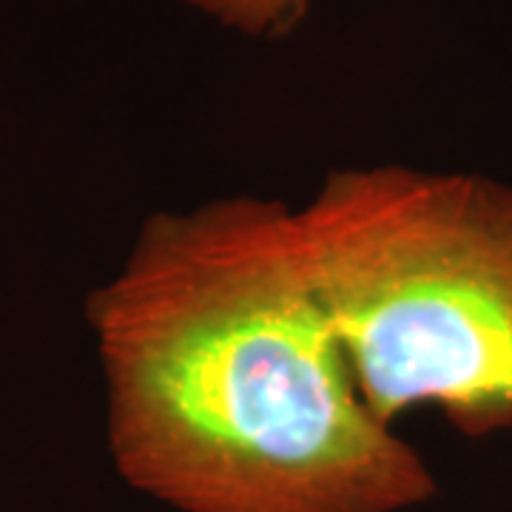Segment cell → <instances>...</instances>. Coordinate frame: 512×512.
<instances>
[{"mask_svg": "<svg viewBox=\"0 0 512 512\" xmlns=\"http://www.w3.org/2000/svg\"><path fill=\"white\" fill-rule=\"evenodd\" d=\"M117 476L174 512H407L439 495L362 402L305 279L293 205L148 217L86 299Z\"/></svg>", "mask_w": 512, "mask_h": 512, "instance_id": "6da1fadb", "label": "cell"}, {"mask_svg": "<svg viewBox=\"0 0 512 512\" xmlns=\"http://www.w3.org/2000/svg\"><path fill=\"white\" fill-rule=\"evenodd\" d=\"M305 279L362 402L458 430L512 427V183L353 165L293 205Z\"/></svg>", "mask_w": 512, "mask_h": 512, "instance_id": "7a4b0ae2", "label": "cell"}, {"mask_svg": "<svg viewBox=\"0 0 512 512\" xmlns=\"http://www.w3.org/2000/svg\"><path fill=\"white\" fill-rule=\"evenodd\" d=\"M222 29L254 40H279L296 32L316 0H177Z\"/></svg>", "mask_w": 512, "mask_h": 512, "instance_id": "3957f363", "label": "cell"}]
</instances>
